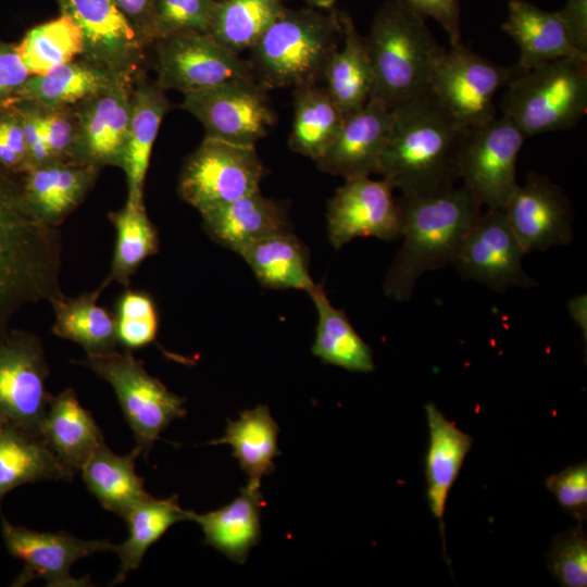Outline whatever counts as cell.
Here are the masks:
<instances>
[{
	"instance_id": "6da1fadb",
	"label": "cell",
	"mask_w": 587,
	"mask_h": 587,
	"mask_svg": "<svg viewBox=\"0 0 587 587\" xmlns=\"http://www.w3.org/2000/svg\"><path fill=\"white\" fill-rule=\"evenodd\" d=\"M62 237L29 208L22 176L0 168V334L25 307L61 298Z\"/></svg>"
},
{
	"instance_id": "7a4b0ae2",
	"label": "cell",
	"mask_w": 587,
	"mask_h": 587,
	"mask_svg": "<svg viewBox=\"0 0 587 587\" xmlns=\"http://www.w3.org/2000/svg\"><path fill=\"white\" fill-rule=\"evenodd\" d=\"M392 110L378 175L401 195H436L453 188L467 128L429 91Z\"/></svg>"
},
{
	"instance_id": "3957f363",
	"label": "cell",
	"mask_w": 587,
	"mask_h": 587,
	"mask_svg": "<svg viewBox=\"0 0 587 587\" xmlns=\"http://www.w3.org/2000/svg\"><path fill=\"white\" fill-rule=\"evenodd\" d=\"M397 201L403 241L385 274L383 290L404 302L425 272L451 265L483 205L464 185L436 195H401Z\"/></svg>"
},
{
	"instance_id": "277c9868",
	"label": "cell",
	"mask_w": 587,
	"mask_h": 587,
	"mask_svg": "<svg viewBox=\"0 0 587 587\" xmlns=\"http://www.w3.org/2000/svg\"><path fill=\"white\" fill-rule=\"evenodd\" d=\"M364 39L373 71L370 97L394 109L429 91L433 71L446 49L422 15L402 0L389 1Z\"/></svg>"
},
{
	"instance_id": "5b68a950",
	"label": "cell",
	"mask_w": 587,
	"mask_h": 587,
	"mask_svg": "<svg viewBox=\"0 0 587 587\" xmlns=\"http://www.w3.org/2000/svg\"><path fill=\"white\" fill-rule=\"evenodd\" d=\"M340 40L339 14L284 9L249 50L248 62L267 90L317 85Z\"/></svg>"
},
{
	"instance_id": "8992f818",
	"label": "cell",
	"mask_w": 587,
	"mask_h": 587,
	"mask_svg": "<svg viewBox=\"0 0 587 587\" xmlns=\"http://www.w3.org/2000/svg\"><path fill=\"white\" fill-rule=\"evenodd\" d=\"M501 111L526 137L575 127L587 112V61L562 58L521 70L505 85Z\"/></svg>"
},
{
	"instance_id": "52a82bcc",
	"label": "cell",
	"mask_w": 587,
	"mask_h": 587,
	"mask_svg": "<svg viewBox=\"0 0 587 587\" xmlns=\"http://www.w3.org/2000/svg\"><path fill=\"white\" fill-rule=\"evenodd\" d=\"M75 362L112 386L133 430L139 455L147 458L160 434L174 420L187 414L185 398L175 395L159 378L149 374L133 351L115 349L101 354H86L83 360Z\"/></svg>"
},
{
	"instance_id": "ba28073f",
	"label": "cell",
	"mask_w": 587,
	"mask_h": 587,
	"mask_svg": "<svg viewBox=\"0 0 587 587\" xmlns=\"http://www.w3.org/2000/svg\"><path fill=\"white\" fill-rule=\"evenodd\" d=\"M264 174L255 146L204 136L183 164L178 193L202 214L259 190Z\"/></svg>"
},
{
	"instance_id": "9c48e42d",
	"label": "cell",
	"mask_w": 587,
	"mask_h": 587,
	"mask_svg": "<svg viewBox=\"0 0 587 587\" xmlns=\"http://www.w3.org/2000/svg\"><path fill=\"white\" fill-rule=\"evenodd\" d=\"M526 138L504 115L467 128L459 174L483 207L503 210L519 188L516 163Z\"/></svg>"
},
{
	"instance_id": "30bf717a",
	"label": "cell",
	"mask_w": 587,
	"mask_h": 587,
	"mask_svg": "<svg viewBox=\"0 0 587 587\" xmlns=\"http://www.w3.org/2000/svg\"><path fill=\"white\" fill-rule=\"evenodd\" d=\"M48 376L46 352L36 334L11 327L0 334V426L12 425L41 437L51 397Z\"/></svg>"
},
{
	"instance_id": "8fae6325",
	"label": "cell",
	"mask_w": 587,
	"mask_h": 587,
	"mask_svg": "<svg viewBox=\"0 0 587 587\" xmlns=\"http://www.w3.org/2000/svg\"><path fill=\"white\" fill-rule=\"evenodd\" d=\"M521 68L496 64L460 43L435 65L429 92L464 127L496 116L494 98Z\"/></svg>"
},
{
	"instance_id": "7c38bea8",
	"label": "cell",
	"mask_w": 587,
	"mask_h": 587,
	"mask_svg": "<svg viewBox=\"0 0 587 587\" xmlns=\"http://www.w3.org/2000/svg\"><path fill=\"white\" fill-rule=\"evenodd\" d=\"M152 46L155 82L164 90L187 95L228 82L254 78L248 60L209 33H175L159 38Z\"/></svg>"
},
{
	"instance_id": "4fadbf2b",
	"label": "cell",
	"mask_w": 587,
	"mask_h": 587,
	"mask_svg": "<svg viewBox=\"0 0 587 587\" xmlns=\"http://www.w3.org/2000/svg\"><path fill=\"white\" fill-rule=\"evenodd\" d=\"M267 91L254 78L234 80L184 95L182 108L201 123L205 136L255 146L277 120Z\"/></svg>"
},
{
	"instance_id": "5bb4252c",
	"label": "cell",
	"mask_w": 587,
	"mask_h": 587,
	"mask_svg": "<svg viewBox=\"0 0 587 587\" xmlns=\"http://www.w3.org/2000/svg\"><path fill=\"white\" fill-rule=\"evenodd\" d=\"M524 255L504 211L488 209L464 237L451 265L462 278L504 294L537 285L523 268Z\"/></svg>"
},
{
	"instance_id": "9a60e30c",
	"label": "cell",
	"mask_w": 587,
	"mask_h": 587,
	"mask_svg": "<svg viewBox=\"0 0 587 587\" xmlns=\"http://www.w3.org/2000/svg\"><path fill=\"white\" fill-rule=\"evenodd\" d=\"M1 534L7 551L24 564L13 586H25L36 578L52 587L90 586L88 577H73L71 566L79 559L113 548L107 539L84 540L63 530L38 532L14 525L4 516Z\"/></svg>"
},
{
	"instance_id": "2e32d148",
	"label": "cell",
	"mask_w": 587,
	"mask_h": 587,
	"mask_svg": "<svg viewBox=\"0 0 587 587\" xmlns=\"http://www.w3.org/2000/svg\"><path fill=\"white\" fill-rule=\"evenodd\" d=\"M84 39L82 58L118 76L143 71L147 45L112 0H55Z\"/></svg>"
},
{
	"instance_id": "e0dca14e",
	"label": "cell",
	"mask_w": 587,
	"mask_h": 587,
	"mask_svg": "<svg viewBox=\"0 0 587 587\" xmlns=\"http://www.w3.org/2000/svg\"><path fill=\"white\" fill-rule=\"evenodd\" d=\"M326 218L328 239L336 249L358 237L396 240L402 230L394 187L384 178L347 179L328 200Z\"/></svg>"
},
{
	"instance_id": "ac0fdd59",
	"label": "cell",
	"mask_w": 587,
	"mask_h": 587,
	"mask_svg": "<svg viewBox=\"0 0 587 587\" xmlns=\"http://www.w3.org/2000/svg\"><path fill=\"white\" fill-rule=\"evenodd\" d=\"M503 211L525 254L566 246L573 239L572 204L562 188L545 175L529 173Z\"/></svg>"
},
{
	"instance_id": "d6986e66",
	"label": "cell",
	"mask_w": 587,
	"mask_h": 587,
	"mask_svg": "<svg viewBox=\"0 0 587 587\" xmlns=\"http://www.w3.org/2000/svg\"><path fill=\"white\" fill-rule=\"evenodd\" d=\"M394 110L370 97L354 113L345 116L336 137L314 161L324 173L352 179L377 174L392 124Z\"/></svg>"
},
{
	"instance_id": "ffe728a7",
	"label": "cell",
	"mask_w": 587,
	"mask_h": 587,
	"mask_svg": "<svg viewBox=\"0 0 587 587\" xmlns=\"http://www.w3.org/2000/svg\"><path fill=\"white\" fill-rule=\"evenodd\" d=\"M134 78L122 79L110 89L75 105L79 123L78 163L100 168L109 165L121 167Z\"/></svg>"
},
{
	"instance_id": "44dd1931",
	"label": "cell",
	"mask_w": 587,
	"mask_h": 587,
	"mask_svg": "<svg viewBox=\"0 0 587 587\" xmlns=\"http://www.w3.org/2000/svg\"><path fill=\"white\" fill-rule=\"evenodd\" d=\"M501 28L519 47L516 65L522 71L562 58L587 61V52L574 42L560 11L549 12L524 0H511Z\"/></svg>"
},
{
	"instance_id": "7402d4cb",
	"label": "cell",
	"mask_w": 587,
	"mask_h": 587,
	"mask_svg": "<svg viewBox=\"0 0 587 587\" xmlns=\"http://www.w3.org/2000/svg\"><path fill=\"white\" fill-rule=\"evenodd\" d=\"M211 239L235 252L262 238L292 232L288 207L260 189L201 214Z\"/></svg>"
},
{
	"instance_id": "603a6c76",
	"label": "cell",
	"mask_w": 587,
	"mask_h": 587,
	"mask_svg": "<svg viewBox=\"0 0 587 587\" xmlns=\"http://www.w3.org/2000/svg\"><path fill=\"white\" fill-rule=\"evenodd\" d=\"M100 167L55 161L34 167L22 176L25 199L45 224L59 228L93 187Z\"/></svg>"
},
{
	"instance_id": "cb8c5ba5",
	"label": "cell",
	"mask_w": 587,
	"mask_h": 587,
	"mask_svg": "<svg viewBox=\"0 0 587 587\" xmlns=\"http://www.w3.org/2000/svg\"><path fill=\"white\" fill-rule=\"evenodd\" d=\"M171 104L165 90L149 80L143 71L135 76L130 117L121 168L127 183V198L145 201V182L161 123Z\"/></svg>"
},
{
	"instance_id": "d4e9b609",
	"label": "cell",
	"mask_w": 587,
	"mask_h": 587,
	"mask_svg": "<svg viewBox=\"0 0 587 587\" xmlns=\"http://www.w3.org/2000/svg\"><path fill=\"white\" fill-rule=\"evenodd\" d=\"M40 434L51 451L75 473L104 442L92 414L72 388L50 397Z\"/></svg>"
},
{
	"instance_id": "484cf974",
	"label": "cell",
	"mask_w": 587,
	"mask_h": 587,
	"mask_svg": "<svg viewBox=\"0 0 587 587\" xmlns=\"http://www.w3.org/2000/svg\"><path fill=\"white\" fill-rule=\"evenodd\" d=\"M264 507L260 487L247 484L232 502L214 511L198 514L190 521L200 525L204 542L242 564L261 537V511Z\"/></svg>"
},
{
	"instance_id": "4316f807",
	"label": "cell",
	"mask_w": 587,
	"mask_h": 587,
	"mask_svg": "<svg viewBox=\"0 0 587 587\" xmlns=\"http://www.w3.org/2000/svg\"><path fill=\"white\" fill-rule=\"evenodd\" d=\"M429 441L425 457L427 501L433 515L439 521L441 529L449 491L454 484L473 439L448 420L437 405H425Z\"/></svg>"
},
{
	"instance_id": "83f0119b",
	"label": "cell",
	"mask_w": 587,
	"mask_h": 587,
	"mask_svg": "<svg viewBox=\"0 0 587 587\" xmlns=\"http://www.w3.org/2000/svg\"><path fill=\"white\" fill-rule=\"evenodd\" d=\"M125 78L132 77L115 75L80 57L45 74L30 75L13 103L29 102L43 108L73 107Z\"/></svg>"
},
{
	"instance_id": "f1b7e54d",
	"label": "cell",
	"mask_w": 587,
	"mask_h": 587,
	"mask_svg": "<svg viewBox=\"0 0 587 587\" xmlns=\"http://www.w3.org/2000/svg\"><path fill=\"white\" fill-rule=\"evenodd\" d=\"M75 474L40 436L12 425L0 426V508L5 495L24 484L68 480Z\"/></svg>"
},
{
	"instance_id": "f546056e",
	"label": "cell",
	"mask_w": 587,
	"mask_h": 587,
	"mask_svg": "<svg viewBox=\"0 0 587 587\" xmlns=\"http://www.w3.org/2000/svg\"><path fill=\"white\" fill-rule=\"evenodd\" d=\"M342 46L328 60L323 83L330 98L345 116L360 110L370 99L373 71L364 37L351 17L339 14Z\"/></svg>"
},
{
	"instance_id": "4dcf8cb0",
	"label": "cell",
	"mask_w": 587,
	"mask_h": 587,
	"mask_svg": "<svg viewBox=\"0 0 587 587\" xmlns=\"http://www.w3.org/2000/svg\"><path fill=\"white\" fill-rule=\"evenodd\" d=\"M102 282L98 288L76 297L63 295L50 304L54 313L52 333L79 345L86 354H101L116 349L118 345L114 313L99 304L107 288Z\"/></svg>"
},
{
	"instance_id": "1f68e13d",
	"label": "cell",
	"mask_w": 587,
	"mask_h": 587,
	"mask_svg": "<svg viewBox=\"0 0 587 587\" xmlns=\"http://www.w3.org/2000/svg\"><path fill=\"white\" fill-rule=\"evenodd\" d=\"M139 452L115 454L103 442L82 466L83 480L103 509L123 520L132 508L149 496L142 477L136 473Z\"/></svg>"
},
{
	"instance_id": "d6a6232c",
	"label": "cell",
	"mask_w": 587,
	"mask_h": 587,
	"mask_svg": "<svg viewBox=\"0 0 587 587\" xmlns=\"http://www.w3.org/2000/svg\"><path fill=\"white\" fill-rule=\"evenodd\" d=\"M238 254L264 287L308 294L316 286L309 272V251L292 232L262 238Z\"/></svg>"
},
{
	"instance_id": "836d02e7",
	"label": "cell",
	"mask_w": 587,
	"mask_h": 587,
	"mask_svg": "<svg viewBox=\"0 0 587 587\" xmlns=\"http://www.w3.org/2000/svg\"><path fill=\"white\" fill-rule=\"evenodd\" d=\"M278 433L279 427L268 407L259 404L242 411L238 420H228L224 436L209 445H229L233 457L248 475L247 484L261 487L262 477L274 471L273 461L280 454L277 447Z\"/></svg>"
},
{
	"instance_id": "e575fe53",
	"label": "cell",
	"mask_w": 587,
	"mask_h": 587,
	"mask_svg": "<svg viewBox=\"0 0 587 587\" xmlns=\"http://www.w3.org/2000/svg\"><path fill=\"white\" fill-rule=\"evenodd\" d=\"M308 294L317 312L312 353L326 364L351 372H372L373 351L355 332L346 314L332 304L322 286L316 284Z\"/></svg>"
},
{
	"instance_id": "d590c367",
	"label": "cell",
	"mask_w": 587,
	"mask_h": 587,
	"mask_svg": "<svg viewBox=\"0 0 587 587\" xmlns=\"http://www.w3.org/2000/svg\"><path fill=\"white\" fill-rule=\"evenodd\" d=\"M190 514L191 511L180 507L177 495L164 499L149 495L135 504L124 520L128 537L112 548L120 558V571L111 585L123 583L130 571L139 567L147 550L172 525L190 521Z\"/></svg>"
},
{
	"instance_id": "8d00e7d4",
	"label": "cell",
	"mask_w": 587,
	"mask_h": 587,
	"mask_svg": "<svg viewBox=\"0 0 587 587\" xmlns=\"http://www.w3.org/2000/svg\"><path fill=\"white\" fill-rule=\"evenodd\" d=\"M108 218L115 230V242L111 268L103 282L107 286L116 282L128 287L143 261L159 251V233L147 214L145 201L126 199Z\"/></svg>"
},
{
	"instance_id": "74e56055",
	"label": "cell",
	"mask_w": 587,
	"mask_h": 587,
	"mask_svg": "<svg viewBox=\"0 0 587 587\" xmlns=\"http://www.w3.org/2000/svg\"><path fill=\"white\" fill-rule=\"evenodd\" d=\"M344 120L345 115L324 86L295 88L289 148L316 161L336 137Z\"/></svg>"
},
{
	"instance_id": "f35d334b",
	"label": "cell",
	"mask_w": 587,
	"mask_h": 587,
	"mask_svg": "<svg viewBox=\"0 0 587 587\" xmlns=\"http://www.w3.org/2000/svg\"><path fill=\"white\" fill-rule=\"evenodd\" d=\"M283 11L282 0H220L209 34L240 54L255 45Z\"/></svg>"
},
{
	"instance_id": "ab89813d",
	"label": "cell",
	"mask_w": 587,
	"mask_h": 587,
	"mask_svg": "<svg viewBox=\"0 0 587 587\" xmlns=\"http://www.w3.org/2000/svg\"><path fill=\"white\" fill-rule=\"evenodd\" d=\"M16 46L30 75L45 74L84 53L83 35L65 14L32 27Z\"/></svg>"
},
{
	"instance_id": "60d3db41",
	"label": "cell",
	"mask_w": 587,
	"mask_h": 587,
	"mask_svg": "<svg viewBox=\"0 0 587 587\" xmlns=\"http://www.w3.org/2000/svg\"><path fill=\"white\" fill-rule=\"evenodd\" d=\"M118 345L134 351L152 344L159 330V313L150 294L127 288L114 312Z\"/></svg>"
},
{
	"instance_id": "b9f144b4",
	"label": "cell",
	"mask_w": 587,
	"mask_h": 587,
	"mask_svg": "<svg viewBox=\"0 0 587 587\" xmlns=\"http://www.w3.org/2000/svg\"><path fill=\"white\" fill-rule=\"evenodd\" d=\"M547 566L561 586H587V535L578 523L558 534L547 555Z\"/></svg>"
},
{
	"instance_id": "7bdbcfd3",
	"label": "cell",
	"mask_w": 587,
	"mask_h": 587,
	"mask_svg": "<svg viewBox=\"0 0 587 587\" xmlns=\"http://www.w3.org/2000/svg\"><path fill=\"white\" fill-rule=\"evenodd\" d=\"M217 0H154L159 38L180 32L209 33Z\"/></svg>"
},
{
	"instance_id": "ee69618b",
	"label": "cell",
	"mask_w": 587,
	"mask_h": 587,
	"mask_svg": "<svg viewBox=\"0 0 587 587\" xmlns=\"http://www.w3.org/2000/svg\"><path fill=\"white\" fill-rule=\"evenodd\" d=\"M37 108L45 141L53 160L77 162L79 123L75 105Z\"/></svg>"
},
{
	"instance_id": "f6af8a7d",
	"label": "cell",
	"mask_w": 587,
	"mask_h": 587,
	"mask_svg": "<svg viewBox=\"0 0 587 587\" xmlns=\"http://www.w3.org/2000/svg\"><path fill=\"white\" fill-rule=\"evenodd\" d=\"M546 487L565 513L583 524L587 517V463L570 465L550 475Z\"/></svg>"
},
{
	"instance_id": "bcb514c9",
	"label": "cell",
	"mask_w": 587,
	"mask_h": 587,
	"mask_svg": "<svg viewBox=\"0 0 587 587\" xmlns=\"http://www.w3.org/2000/svg\"><path fill=\"white\" fill-rule=\"evenodd\" d=\"M0 168L20 176L28 171L22 118L14 104L0 108Z\"/></svg>"
},
{
	"instance_id": "7dc6e473",
	"label": "cell",
	"mask_w": 587,
	"mask_h": 587,
	"mask_svg": "<svg viewBox=\"0 0 587 587\" xmlns=\"http://www.w3.org/2000/svg\"><path fill=\"white\" fill-rule=\"evenodd\" d=\"M30 73L22 61L17 46L0 39V108L11 105Z\"/></svg>"
},
{
	"instance_id": "c3c4849f",
	"label": "cell",
	"mask_w": 587,
	"mask_h": 587,
	"mask_svg": "<svg viewBox=\"0 0 587 587\" xmlns=\"http://www.w3.org/2000/svg\"><path fill=\"white\" fill-rule=\"evenodd\" d=\"M13 104L18 110L22 118L28 171L47 163L55 162L45 141L37 105L29 102H17Z\"/></svg>"
},
{
	"instance_id": "681fc988",
	"label": "cell",
	"mask_w": 587,
	"mask_h": 587,
	"mask_svg": "<svg viewBox=\"0 0 587 587\" xmlns=\"http://www.w3.org/2000/svg\"><path fill=\"white\" fill-rule=\"evenodd\" d=\"M424 18L435 20L449 37L451 47L461 42L460 5L458 0H402Z\"/></svg>"
},
{
	"instance_id": "f907efd6",
	"label": "cell",
	"mask_w": 587,
	"mask_h": 587,
	"mask_svg": "<svg viewBox=\"0 0 587 587\" xmlns=\"http://www.w3.org/2000/svg\"><path fill=\"white\" fill-rule=\"evenodd\" d=\"M136 29L147 47L157 39L154 28V0H112Z\"/></svg>"
},
{
	"instance_id": "816d5d0a",
	"label": "cell",
	"mask_w": 587,
	"mask_h": 587,
	"mask_svg": "<svg viewBox=\"0 0 587 587\" xmlns=\"http://www.w3.org/2000/svg\"><path fill=\"white\" fill-rule=\"evenodd\" d=\"M560 13L576 46L587 52V0H569Z\"/></svg>"
},
{
	"instance_id": "f5cc1de1",
	"label": "cell",
	"mask_w": 587,
	"mask_h": 587,
	"mask_svg": "<svg viewBox=\"0 0 587 587\" xmlns=\"http://www.w3.org/2000/svg\"><path fill=\"white\" fill-rule=\"evenodd\" d=\"M569 310L573 321L577 323L584 330V338L587 336V312H586V295H578L569 300Z\"/></svg>"
},
{
	"instance_id": "db71d44e",
	"label": "cell",
	"mask_w": 587,
	"mask_h": 587,
	"mask_svg": "<svg viewBox=\"0 0 587 587\" xmlns=\"http://www.w3.org/2000/svg\"><path fill=\"white\" fill-rule=\"evenodd\" d=\"M304 1L316 9L328 10L333 7L336 0H304Z\"/></svg>"
}]
</instances>
